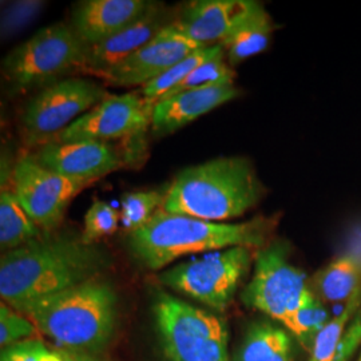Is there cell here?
Instances as JSON below:
<instances>
[{"label": "cell", "instance_id": "cell-14", "mask_svg": "<svg viewBox=\"0 0 361 361\" xmlns=\"http://www.w3.org/2000/svg\"><path fill=\"white\" fill-rule=\"evenodd\" d=\"M176 19L177 16H174L169 7L152 1L150 7L142 16L125 30L104 42L87 47L86 59L80 73L102 79L116 66L141 50L165 27L174 23Z\"/></svg>", "mask_w": 361, "mask_h": 361}, {"label": "cell", "instance_id": "cell-19", "mask_svg": "<svg viewBox=\"0 0 361 361\" xmlns=\"http://www.w3.org/2000/svg\"><path fill=\"white\" fill-rule=\"evenodd\" d=\"M317 289L324 300L337 302L349 300L361 288V245L348 246L319 273Z\"/></svg>", "mask_w": 361, "mask_h": 361}, {"label": "cell", "instance_id": "cell-24", "mask_svg": "<svg viewBox=\"0 0 361 361\" xmlns=\"http://www.w3.org/2000/svg\"><path fill=\"white\" fill-rule=\"evenodd\" d=\"M166 192L146 190L126 193L121 200V222L125 231L135 232L162 209Z\"/></svg>", "mask_w": 361, "mask_h": 361}, {"label": "cell", "instance_id": "cell-33", "mask_svg": "<svg viewBox=\"0 0 361 361\" xmlns=\"http://www.w3.org/2000/svg\"><path fill=\"white\" fill-rule=\"evenodd\" d=\"M359 361H361V355H360V359H359Z\"/></svg>", "mask_w": 361, "mask_h": 361}, {"label": "cell", "instance_id": "cell-23", "mask_svg": "<svg viewBox=\"0 0 361 361\" xmlns=\"http://www.w3.org/2000/svg\"><path fill=\"white\" fill-rule=\"evenodd\" d=\"M361 288H359L348 300L344 310L317 334L310 349V361H335L340 340L345 332V326L360 310Z\"/></svg>", "mask_w": 361, "mask_h": 361}, {"label": "cell", "instance_id": "cell-17", "mask_svg": "<svg viewBox=\"0 0 361 361\" xmlns=\"http://www.w3.org/2000/svg\"><path fill=\"white\" fill-rule=\"evenodd\" d=\"M249 0H195L186 3L174 25L188 38L209 47L221 44L229 35Z\"/></svg>", "mask_w": 361, "mask_h": 361}, {"label": "cell", "instance_id": "cell-11", "mask_svg": "<svg viewBox=\"0 0 361 361\" xmlns=\"http://www.w3.org/2000/svg\"><path fill=\"white\" fill-rule=\"evenodd\" d=\"M154 106L146 101L140 92L109 95L104 102L78 118L54 141L109 142L135 137L152 126Z\"/></svg>", "mask_w": 361, "mask_h": 361}, {"label": "cell", "instance_id": "cell-15", "mask_svg": "<svg viewBox=\"0 0 361 361\" xmlns=\"http://www.w3.org/2000/svg\"><path fill=\"white\" fill-rule=\"evenodd\" d=\"M152 1L85 0L71 13V27L87 47L111 38L142 16Z\"/></svg>", "mask_w": 361, "mask_h": 361}, {"label": "cell", "instance_id": "cell-28", "mask_svg": "<svg viewBox=\"0 0 361 361\" xmlns=\"http://www.w3.org/2000/svg\"><path fill=\"white\" fill-rule=\"evenodd\" d=\"M44 6V1L38 0H22L8 4L1 13L0 31L3 40L13 38L37 20Z\"/></svg>", "mask_w": 361, "mask_h": 361}, {"label": "cell", "instance_id": "cell-29", "mask_svg": "<svg viewBox=\"0 0 361 361\" xmlns=\"http://www.w3.org/2000/svg\"><path fill=\"white\" fill-rule=\"evenodd\" d=\"M38 328L30 319H25L6 302L0 307V347L8 348L20 341L31 340Z\"/></svg>", "mask_w": 361, "mask_h": 361}, {"label": "cell", "instance_id": "cell-13", "mask_svg": "<svg viewBox=\"0 0 361 361\" xmlns=\"http://www.w3.org/2000/svg\"><path fill=\"white\" fill-rule=\"evenodd\" d=\"M42 166L68 180L94 182L123 168L125 159L104 141L44 143L35 155Z\"/></svg>", "mask_w": 361, "mask_h": 361}, {"label": "cell", "instance_id": "cell-16", "mask_svg": "<svg viewBox=\"0 0 361 361\" xmlns=\"http://www.w3.org/2000/svg\"><path fill=\"white\" fill-rule=\"evenodd\" d=\"M240 95L241 90L234 85H217L183 91L162 99L155 104L153 110V134L157 137L173 134Z\"/></svg>", "mask_w": 361, "mask_h": 361}, {"label": "cell", "instance_id": "cell-3", "mask_svg": "<svg viewBox=\"0 0 361 361\" xmlns=\"http://www.w3.org/2000/svg\"><path fill=\"white\" fill-rule=\"evenodd\" d=\"M265 195L252 162L244 157H221L183 169L166 189L162 210L210 222L238 219Z\"/></svg>", "mask_w": 361, "mask_h": 361}, {"label": "cell", "instance_id": "cell-12", "mask_svg": "<svg viewBox=\"0 0 361 361\" xmlns=\"http://www.w3.org/2000/svg\"><path fill=\"white\" fill-rule=\"evenodd\" d=\"M202 47L171 23L102 79L116 87L145 86Z\"/></svg>", "mask_w": 361, "mask_h": 361}, {"label": "cell", "instance_id": "cell-9", "mask_svg": "<svg viewBox=\"0 0 361 361\" xmlns=\"http://www.w3.org/2000/svg\"><path fill=\"white\" fill-rule=\"evenodd\" d=\"M109 95L102 85L87 78H65L39 90L27 101L20 116L25 141L51 142Z\"/></svg>", "mask_w": 361, "mask_h": 361}, {"label": "cell", "instance_id": "cell-21", "mask_svg": "<svg viewBox=\"0 0 361 361\" xmlns=\"http://www.w3.org/2000/svg\"><path fill=\"white\" fill-rule=\"evenodd\" d=\"M44 233L31 219L10 189L0 194V246L3 253L26 245Z\"/></svg>", "mask_w": 361, "mask_h": 361}, {"label": "cell", "instance_id": "cell-18", "mask_svg": "<svg viewBox=\"0 0 361 361\" xmlns=\"http://www.w3.org/2000/svg\"><path fill=\"white\" fill-rule=\"evenodd\" d=\"M273 31L274 25L265 7L258 1L249 0L245 11L221 43L229 65H238L265 51L269 46Z\"/></svg>", "mask_w": 361, "mask_h": 361}, {"label": "cell", "instance_id": "cell-10", "mask_svg": "<svg viewBox=\"0 0 361 361\" xmlns=\"http://www.w3.org/2000/svg\"><path fill=\"white\" fill-rule=\"evenodd\" d=\"M11 180L19 204L43 233L56 229L74 197L92 183L55 174L27 154L13 165Z\"/></svg>", "mask_w": 361, "mask_h": 361}, {"label": "cell", "instance_id": "cell-30", "mask_svg": "<svg viewBox=\"0 0 361 361\" xmlns=\"http://www.w3.org/2000/svg\"><path fill=\"white\" fill-rule=\"evenodd\" d=\"M46 349L47 347L40 340L31 338L1 349L0 361H39Z\"/></svg>", "mask_w": 361, "mask_h": 361}, {"label": "cell", "instance_id": "cell-31", "mask_svg": "<svg viewBox=\"0 0 361 361\" xmlns=\"http://www.w3.org/2000/svg\"><path fill=\"white\" fill-rule=\"evenodd\" d=\"M361 344V310L356 313L340 340L335 361H348Z\"/></svg>", "mask_w": 361, "mask_h": 361}, {"label": "cell", "instance_id": "cell-5", "mask_svg": "<svg viewBox=\"0 0 361 361\" xmlns=\"http://www.w3.org/2000/svg\"><path fill=\"white\" fill-rule=\"evenodd\" d=\"M86 52L87 46L73 27L55 23L8 52L3 61V74L13 94L42 90L71 73L82 71Z\"/></svg>", "mask_w": 361, "mask_h": 361}, {"label": "cell", "instance_id": "cell-22", "mask_svg": "<svg viewBox=\"0 0 361 361\" xmlns=\"http://www.w3.org/2000/svg\"><path fill=\"white\" fill-rule=\"evenodd\" d=\"M222 51H224V47L221 44L198 49L197 51L190 54L188 58H185L177 65L169 68L166 73H164L162 75L155 78L154 80H152L147 85L142 86L141 90H140V94L142 95L146 101H149L153 104L159 102L168 94L169 91L177 87L180 83H182L186 78L193 73L195 68L204 65L205 62L210 61L212 58H214L216 55H219V52Z\"/></svg>", "mask_w": 361, "mask_h": 361}, {"label": "cell", "instance_id": "cell-25", "mask_svg": "<svg viewBox=\"0 0 361 361\" xmlns=\"http://www.w3.org/2000/svg\"><path fill=\"white\" fill-rule=\"evenodd\" d=\"M234 78H235V73L233 71L232 66L229 65V62L226 61V55L224 50L214 58H212L210 61L205 62L204 65L195 68L193 73L177 87L169 91L162 99H166L169 97H173L183 91L201 89L207 86H217V85H234Z\"/></svg>", "mask_w": 361, "mask_h": 361}, {"label": "cell", "instance_id": "cell-7", "mask_svg": "<svg viewBox=\"0 0 361 361\" xmlns=\"http://www.w3.org/2000/svg\"><path fill=\"white\" fill-rule=\"evenodd\" d=\"M290 246L274 241L259 249L255 273L243 292L246 307L259 310L289 331L293 316L310 296L305 273L290 262Z\"/></svg>", "mask_w": 361, "mask_h": 361}, {"label": "cell", "instance_id": "cell-26", "mask_svg": "<svg viewBox=\"0 0 361 361\" xmlns=\"http://www.w3.org/2000/svg\"><path fill=\"white\" fill-rule=\"evenodd\" d=\"M326 324L328 312L324 308L322 301L310 293L293 316L289 332L296 336L297 340L305 348L312 349L316 336Z\"/></svg>", "mask_w": 361, "mask_h": 361}, {"label": "cell", "instance_id": "cell-4", "mask_svg": "<svg viewBox=\"0 0 361 361\" xmlns=\"http://www.w3.org/2000/svg\"><path fill=\"white\" fill-rule=\"evenodd\" d=\"M118 298L99 277L31 304L22 314L61 348L95 352L104 348L116 329Z\"/></svg>", "mask_w": 361, "mask_h": 361}, {"label": "cell", "instance_id": "cell-1", "mask_svg": "<svg viewBox=\"0 0 361 361\" xmlns=\"http://www.w3.org/2000/svg\"><path fill=\"white\" fill-rule=\"evenodd\" d=\"M99 246L86 245L80 237L49 235L4 252L0 258V296L23 313L44 297L99 277L109 265Z\"/></svg>", "mask_w": 361, "mask_h": 361}, {"label": "cell", "instance_id": "cell-27", "mask_svg": "<svg viewBox=\"0 0 361 361\" xmlns=\"http://www.w3.org/2000/svg\"><path fill=\"white\" fill-rule=\"evenodd\" d=\"M121 212L104 201L95 200L85 216V226L80 240L86 245H95L99 240L116 232Z\"/></svg>", "mask_w": 361, "mask_h": 361}, {"label": "cell", "instance_id": "cell-2", "mask_svg": "<svg viewBox=\"0 0 361 361\" xmlns=\"http://www.w3.org/2000/svg\"><path fill=\"white\" fill-rule=\"evenodd\" d=\"M277 219L257 217L252 221L224 224L188 216L169 214L159 209L142 228L130 233L133 255L152 271L165 268L173 261L197 253H210L244 246L265 245Z\"/></svg>", "mask_w": 361, "mask_h": 361}, {"label": "cell", "instance_id": "cell-8", "mask_svg": "<svg viewBox=\"0 0 361 361\" xmlns=\"http://www.w3.org/2000/svg\"><path fill=\"white\" fill-rule=\"evenodd\" d=\"M252 259V249L244 246L210 252L161 273L159 281L212 310H225L250 269Z\"/></svg>", "mask_w": 361, "mask_h": 361}, {"label": "cell", "instance_id": "cell-32", "mask_svg": "<svg viewBox=\"0 0 361 361\" xmlns=\"http://www.w3.org/2000/svg\"><path fill=\"white\" fill-rule=\"evenodd\" d=\"M63 361H101L97 357L91 356L87 352H74V350H66V349H59Z\"/></svg>", "mask_w": 361, "mask_h": 361}, {"label": "cell", "instance_id": "cell-6", "mask_svg": "<svg viewBox=\"0 0 361 361\" xmlns=\"http://www.w3.org/2000/svg\"><path fill=\"white\" fill-rule=\"evenodd\" d=\"M153 312L169 361H229L228 329L214 314L164 292Z\"/></svg>", "mask_w": 361, "mask_h": 361}, {"label": "cell", "instance_id": "cell-20", "mask_svg": "<svg viewBox=\"0 0 361 361\" xmlns=\"http://www.w3.org/2000/svg\"><path fill=\"white\" fill-rule=\"evenodd\" d=\"M235 361H293L292 341L284 329L271 323L253 324Z\"/></svg>", "mask_w": 361, "mask_h": 361}]
</instances>
